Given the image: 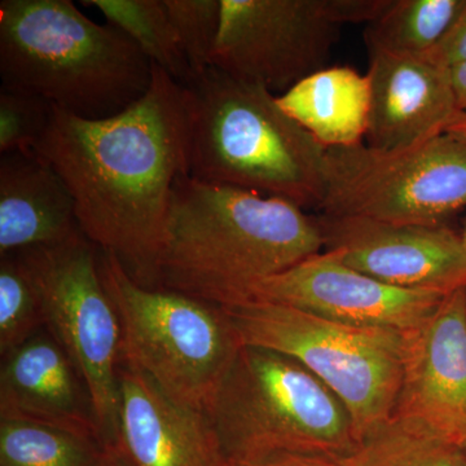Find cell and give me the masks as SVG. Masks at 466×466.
<instances>
[{
  "instance_id": "6da1fadb",
  "label": "cell",
  "mask_w": 466,
  "mask_h": 466,
  "mask_svg": "<svg viewBox=\"0 0 466 466\" xmlns=\"http://www.w3.org/2000/svg\"><path fill=\"white\" fill-rule=\"evenodd\" d=\"M189 130L188 90L153 64L148 91L118 115L54 106L34 149L66 182L86 238L144 287H156L174 186L189 175Z\"/></svg>"
},
{
  "instance_id": "7a4b0ae2",
  "label": "cell",
  "mask_w": 466,
  "mask_h": 466,
  "mask_svg": "<svg viewBox=\"0 0 466 466\" xmlns=\"http://www.w3.org/2000/svg\"><path fill=\"white\" fill-rule=\"evenodd\" d=\"M323 249L318 218L305 208L182 175L173 189L155 288L226 308Z\"/></svg>"
},
{
  "instance_id": "3957f363",
  "label": "cell",
  "mask_w": 466,
  "mask_h": 466,
  "mask_svg": "<svg viewBox=\"0 0 466 466\" xmlns=\"http://www.w3.org/2000/svg\"><path fill=\"white\" fill-rule=\"evenodd\" d=\"M2 88L35 95L67 115L109 118L148 91L153 64L115 26L70 0L0 3Z\"/></svg>"
},
{
  "instance_id": "277c9868",
  "label": "cell",
  "mask_w": 466,
  "mask_h": 466,
  "mask_svg": "<svg viewBox=\"0 0 466 466\" xmlns=\"http://www.w3.org/2000/svg\"><path fill=\"white\" fill-rule=\"evenodd\" d=\"M189 177L320 207L327 149L291 118L276 95L211 66L187 86Z\"/></svg>"
},
{
  "instance_id": "5b68a950",
  "label": "cell",
  "mask_w": 466,
  "mask_h": 466,
  "mask_svg": "<svg viewBox=\"0 0 466 466\" xmlns=\"http://www.w3.org/2000/svg\"><path fill=\"white\" fill-rule=\"evenodd\" d=\"M229 464L306 453L351 459V415L329 388L287 355L242 345L207 410Z\"/></svg>"
},
{
  "instance_id": "8992f818",
  "label": "cell",
  "mask_w": 466,
  "mask_h": 466,
  "mask_svg": "<svg viewBox=\"0 0 466 466\" xmlns=\"http://www.w3.org/2000/svg\"><path fill=\"white\" fill-rule=\"evenodd\" d=\"M100 275L122 328V361L177 403L207 410L242 348L222 306L140 285L99 249Z\"/></svg>"
},
{
  "instance_id": "52a82bcc",
  "label": "cell",
  "mask_w": 466,
  "mask_h": 466,
  "mask_svg": "<svg viewBox=\"0 0 466 466\" xmlns=\"http://www.w3.org/2000/svg\"><path fill=\"white\" fill-rule=\"evenodd\" d=\"M223 309L242 345L287 355L329 388L348 408L358 441L394 415L403 377L404 334L337 323L266 300Z\"/></svg>"
},
{
  "instance_id": "ba28073f",
  "label": "cell",
  "mask_w": 466,
  "mask_h": 466,
  "mask_svg": "<svg viewBox=\"0 0 466 466\" xmlns=\"http://www.w3.org/2000/svg\"><path fill=\"white\" fill-rule=\"evenodd\" d=\"M466 207V137L444 133L394 150L366 143L327 149V217H358L395 225H444Z\"/></svg>"
},
{
  "instance_id": "9c48e42d",
  "label": "cell",
  "mask_w": 466,
  "mask_h": 466,
  "mask_svg": "<svg viewBox=\"0 0 466 466\" xmlns=\"http://www.w3.org/2000/svg\"><path fill=\"white\" fill-rule=\"evenodd\" d=\"M41 296L45 328L82 376L104 444L115 443L122 328L100 275L99 248L86 236L20 251Z\"/></svg>"
},
{
  "instance_id": "30bf717a",
  "label": "cell",
  "mask_w": 466,
  "mask_h": 466,
  "mask_svg": "<svg viewBox=\"0 0 466 466\" xmlns=\"http://www.w3.org/2000/svg\"><path fill=\"white\" fill-rule=\"evenodd\" d=\"M211 66L280 96L327 67L343 26L332 0H220Z\"/></svg>"
},
{
  "instance_id": "8fae6325",
  "label": "cell",
  "mask_w": 466,
  "mask_h": 466,
  "mask_svg": "<svg viewBox=\"0 0 466 466\" xmlns=\"http://www.w3.org/2000/svg\"><path fill=\"white\" fill-rule=\"evenodd\" d=\"M447 296L381 283L323 250L260 281L249 299L289 306L337 323L408 336L431 320Z\"/></svg>"
},
{
  "instance_id": "7c38bea8",
  "label": "cell",
  "mask_w": 466,
  "mask_h": 466,
  "mask_svg": "<svg viewBox=\"0 0 466 466\" xmlns=\"http://www.w3.org/2000/svg\"><path fill=\"white\" fill-rule=\"evenodd\" d=\"M325 250L346 266L406 290L451 294L466 287L461 235L446 225H395L318 217Z\"/></svg>"
},
{
  "instance_id": "4fadbf2b",
  "label": "cell",
  "mask_w": 466,
  "mask_h": 466,
  "mask_svg": "<svg viewBox=\"0 0 466 466\" xmlns=\"http://www.w3.org/2000/svg\"><path fill=\"white\" fill-rule=\"evenodd\" d=\"M440 435L466 440V297L453 291L416 332L408 334L394 415Z\"/></svg>"
},
{
  "instance_id": "5bb4252c",
  "label": "cell",
  "mask_w": 466,
  "mask_h": 466,
  "mask_svg": "<svg viewBox=\"0 0 466 466\" xmlns=\"http://www.w3.org/2000/svg\"><path fill=\"white\" fill-rule=\"evenodd\" d=\"M115 446L130 466H231L208 413L122 361Z\"/></svg>"
},
{
  "instance_id": "9a60e30c",
  "label": "cell",
  "mask_w": 466,
  "mask_h": 466,
  "mask_svg": "<svg viewBox=\"0 0 466 466\" xmlns=\"http://www.w3.org/2000/svg\"><path fill=\"white\" fill-rule=\"evenodd\" d=\"M367 146L407 148L446 133L460 109L450 70L428 58L370 52Z\"/></svg>"
},
{
  "instance_id": "2e32d148",
  "label": "cell",
  "mask_w": 466,
  "mask_h": 466,
  "mask_svg": "<svg viewBox=\"0 0 466 466\" xmlns=\"http://www.w3.org/2000/svg\"><path fill=\"white\" fill-rule=\"evenodd\" d=\"M0 419L45 422L104 444L87 386L48 330L3 357Z\"/></svg>"
},
{
  "instance_id": "e0dca14e",
  "label": "cell",
  "mask_w": 466,
  "mask_h": 466,
  "mask_svg": "<svg viewBox=\"0 0 466 466\" xmlns=\"http://www.w3.org/2000/svg\"><path fill=\"white\" fill-rule=\"evenodd\" d=\"M84 236L63 177L34 150L0 155V257Z\"/></svg>"
},
{
  "instance_id": "ac0fdd59",
  "label": "cell",
  "mask_w": 466,
  "mask_h": 466,
  "mask_svg": "<svg viewBox=\"0 0 466 466\" xmlns=\"http://www.w3.org/2000/svg\"><path fill=\"white\" fill-rule=\"evenodd\" d=\"M276 99L325 149L348 148L366 139L370 82L352 67L327 66Z\"/></svg>"
},
{
  "instance_id": "d6986e66",
  "label": "cell",
  "mask_w": 466,
  "mask_h": 466,
  "mask_svg": "<svg viewBox=\"0 0 466 466\" xmlns=\"http://www.w3.org/2000/svg\"><path fill=\"white\" fill-rule=\"evenodd\" d=\"M466 0H392L364 30L368 54L424 57L449 32Z\"/></svg>"
},
{
  "instance_id": "ffe728a7",
  "label": "cell",
  "mask_w": 466,
  "mask_h": 466,
  "mask_svg": "<svg viewBox=\"0 0 466 466\" xmlns=\"http://www.w3.org/2000/svg\"><path fill=\"white\" fill-rule=\"evenodd\" d=\"M97 9L109 25L121 30L139 50L187 87L192 72L184 56L165 0H84Z\"/></svg>"
},
{
  "instance_id": "44dd1931",
  "label": "cell",
  "mask_w": 466,
  "mask_h": 466,
  "mask_svg": "<svg viewBox=\"0 0 466 466\" xmlns=\"http://www.w3.org/2000/svg\"><path fill=\"white\" fill-rule=\"evenodd\" d=\"M106 447L58 426L0 419V466H97Z\"/></svg>"
},
{
  "instance_id": "7402d4cb",
  "label": "cell",
  "mask_w": 466,
  "mask_h": 466,
  "mask_svg": "<svg viewBox=\"0 0 466 466\" xmlns=\"http://www.w3.org/2000/svg\"><path fill=\"white\" fill-rule=\"evenodd\" d=\"M350 466H466L461 444L391 417L359 441Z\"/></svg>"
},
{
  "instance_id": "603a6c76",
  "label": "cell",
  "mask_w": 466,
  "mask_h": 466,
  "mask_svg": "<svg viewBox=\"0 0 466 466\" xmlns=\"http://www.w3.org/2000/svg\"><path fill=\"white\" fill-rule=\"evenodd\" d=\"M0 352L2 357L45 328L41 296L20 253L0 257Z\"/></svg>"
},
{
  "instance_id": "cb8c5ba5",
  "label": "cell",
  "mask_w": 466,
  "mask_h": 466,
  "mask_svg": "<svg viewBox=\"0 0 466 466\" xmlns=\"http://www.w3.org/2000/svg\"><path fill=\"white\" fill-rule=\"evenodd\" d=\"M192 81L211 67L220 27V0H165Z\"/></svg>"
},
{
  "instance_id": "d4e9b609",
  "label": "cell",
  "mask_w": 466,
  "mask_h": 466,
  "mask_svg": "<svg viewBox=\"0 0 466 466\" xmlns=\"http://www.w3.org/2000/svg\"><path fill=\"white\" fill-rule=\"evenodd\" d=\"M52 108L35 95L0 88V155L34 152L50 125Z\"/></svg>"
},
{
  "instance_id": "484cf974",
  "label": "cell",
  "mask_w": 466,
  "mask_h": 466,
  "mask_svg": "<svg viewBox=\"0 0 466 466\" xmlns=\"http://www.w3.org/2000/svg\"><path fill=\"white\" fill-rule=\"evenodd\" d=\"M431 63L446 69L466 61V5L441 42L425 55Z\"/></svg>"
},
{
  "instance_id": "4316f807",
  "label": "cell",
  "mask_w": 466,
  "mask_h": 466,
  "mask_svg": "<svg viewBox=\"0 0 466 466\" xmlns=\"http://www.w3.org/2000/svg\"><path fill=\"white\" fill-rule=\"evenodd\" d=\"M349 460L306 453H275L265 458L233 462L231 466H350Z\"/></svg>"
},
{
  "instance_id": "83f0119b",
  "label": "cell",
  "mask_w": 466,
  "mask_h": 466,
  "mask_svg": "<svg viewBox=\"0 0 466 466\" xmlns=\"http://www.w3.org/2000/svg\"><path fill=\"white\" fill-rule=\"evenodd\" d=\"M450 78L460 112L466 113V61L451 67Z\"/></svg>"
},
{
  "instance_id": "f1b7e54d",
  "label": "cell",
  "mask_w": 466,
  "mask_h": 466,
  "mask_svg": "<svg viewBox=\"0 0 466 466\" xmlns=\"http://www.w3.org/2000/svg\"><path fill=\"white\" fill-rule=\"evenodd\" d=\"M97 466H130L124 459V456L119 453L115 444H108L104 451L103 458H101L99 465Z\"/></svg>"
},
{
  "instance_id": "f546056e",
  "label": "cell",
  "mask_w": 466,
  "mask_h": 466,
  "mask_svg": "<svg viewBox=\"0 0 466 466\" xmlns=\"http://www.w3.org/2000/svg\"><path fill=\"white\" fill-rule=\"evenodd\" d=\"M446 133L465 135L466 134V113H460L458 118L450 125Z\"/></svg>"
},
{
  "instance_id": "4dcf8cb0",
  "label": "cell",
  "mask_w": 466,
  "mask_h": 466,
  "mask_svg": "<svg viewBox=\"0 0 466 466\" xmlns=\"http://www.w3.org/2000/svg\"><path fill=\"white\" fill-rule=\"evenodd\" d=\"M461 240H462V244H464L465 250H466V225H465L464 231H462V233H461Z\"/></svg>"
},
{
  "instance_id": "1f68e13d",
  "label": "cell",
  "mask_w": 466,
  "mask_h": 466,
  "mask_svg": "<svg viewBox=\"0 0 466 466\" xmlns=\"http://www.w3.org/2000/svg\"><path fill=\"white\" fill-rule=\"evenodd\" d=\"M462 447H464V450H465V452H466V440H465L464 443H462Z\"/></svg>"
},
{
  "instance_id": "d6a6232c",
  "label": "cell",
  "mask_w": 466,
  "mask_h": 466,
  "mask_svg": "<svg viewBox=\"0 0 466 466\" xmlns=\"http://www.w3.org/2000/svg\"><path fill=\"white\" fill-rule=\"evenodd\" d=\"M460 137H466V134H465V135H460Z\"/></svg>"
},
{
  "instance_id": "836d02e7",
  "label": "cell",
  "mask_w": 466,
  "mask_h": 466,
  "mask_svg": "<svg viewBox=\"0 0 466 466\" xmlns=\"http://www.w3.org/2000/svg\"><path fill=\"white\" fill-rule=\"evenodd\" d=\"M465 297H466V287H465Z\"/></svg>"
}]
</instances>
